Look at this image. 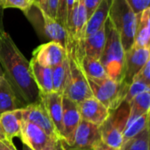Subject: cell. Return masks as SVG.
I'll use <instances>...</instances> for the list:
<instances>
[{
    "mask_svg": "<svg viewBox=\"0 0 150 150\" xmlns=\"http://www.w3.org/2000/svg\"><path fill=\"white\" fill-rule=\"evenodd\" d=\"M0 64L18 99L25 105L40 100V91L33 80L30 62L5 32L0 40Z\"/></svg>",
    "mask_w": 150,
    "mask_h": 150,
    "instance_id": "6da1fadb",
    "label": "cell"
},
{
    "mask_svg": "<svg viewBox=\"0 0 150 150\" xmlns=\"http://www.w3.org/2000/svg\"><path fill=\"white\" fill-rule=\"evenodd\" d=\"M105 43L99 61L111 79L122 82L124 76V64L126 51L120 38L109 18L105 24Z\"/></svg>",
    "mask_w": 150,
    "mask_h": 150,
    "instance_id": "7a4b0ae2",
    "label": "cell"
},
{
    "mask_svg": "<svg viewBox=\"0 0 150 150\" xmlns=\"http://www.w3.org/2000/svg\"><path fill=\"white\" fill-rule=\"evenodd\" d=\"M108 18L116 29L125 51L134 45L137 14L126 0H112Z\"/></svg>",
    "mask_w": 150,
    "mask_h": 150,
    "instance_id": "3957f363",
    "label": "cell"
},
{
    "mask_svg": "<svg viewBox=\"0 0 150 150\" xmlns=\"http://www.w3.org/2000/svg\"><path fill=\"white\" fill-rule=\"evenodd\" d=\"M66 50L69 63V73L63 91V96L79 104L83 100L93 97L88 79L83 72L71 44H68Z\"/></svg>",
    "mask_w": 150,
    "mask_h": 150,
    "instance_id": "277c9868",
    "label": "cell"
},
{
    "mask_svg": "<svg viewBox=\"0 0 150 150\" xmlns=\"http://www.w3.org/2000/svg\"><path fill=\"white\" fill-rule=\"evenodd\" d=\"M129 112V103L125 100L116 109L110 111L107 119L99 126L101 140L104 143L116 149H120Z\"/></svg>",
    "mask_w": 150,
    "mask_h": 150,
    "instance_id": "5b68a950",
    "label": "cell"
},
{
    "mask_svg": "<svg viewBox=\"0 0 150 150\" xmlns=\"http://www.w3.org/2000/svg\"><path fill=\"white\" fill-rule=\"evenodd\" d=\"M88 82L93 97L109 111L116 109L124 101L129 87L123 82L114 81L108 76L102 79H88Z\"/></svg>",
    "mask_w": 150,
    "mask_h": 150,
    "instance_id": "8992f818",
    "label": "cell"
},
{
    "mask_svg": "<svg viewBox=\"0 0 150 150\" xmlns=\"http://www.w3.org/2000/svg\"><path fill=\"white\" fill-rule=\"evenodd\" d=\"M81 121L78 104L62 95V142L69 146L74 141L77 127Z\"/></svg>",
    "mask_w": 150,
    "mask_h": 150,
    "instance_id": "52a82bcc",
    "label": "cell"
},
{
    "mask_svg": "<svg viewBox=\"0 0 150 150\" xmlns=\"http://www.w3.org/2000/svg\"><path fill=\"white\" fill-rule=\"evenodd\" d=\"M99 141H101L99 127L81 119L72 144L68 146L62 142V145L64 150H93Z\"/></svg>",
    "mask_w": 150,
    "mask_h": 150,
    "instance_id": "ba28073f",
    "label": "cell"
},
{
    "mask_svg": "<svg viewBox=\"0 0 150 150\" xmlns=\"http://www.w3.org/2000/svg\"><path fill=\"white\" fill-rule=\"evenodd\" d=\"M23 120L33 123L43 129L50 137L54 140H60L61 138L40 99L33 104H30L22 108Z\"/></svg>",
    "mask_w": 150,
    "mask_h": 150,
    "instance_id": "9c48e42d",
    "label": "cell"
},
{
    "mask_svg": "<svg viewBox=\"0 0 150 150\" xmlns=\"http://www.w3.org/2000/svg\"><path fill=\"white\" fill-rule=\"evenodd\" d=\"M19 138L23 144H25L33 150L48 149L60 141L50 137L37 125L25 120L23 121Z\"/></svg>",
    "mask_w": 150,
    "mask_h": 150,
    "instance_id": "30bf717a",
    "label": "cell"
},
{
    "mask_svg": "<svg viewBox=\"0 0 150 150\" xmlns=\"http://www.w3.org/2000/svg\"><path fill=\"white\" fill-rule=\"evenodd\" d=\"M149 60L150 47H149L133 46L130 49L126 51L122 82L129 86L134 76Z\"/></svg>",
    "mask_w": 150,
    "mask_h": 150,
    "instance_id": "8fae6325",
    "label": "cell"
},
{
    "mask_svg": "<svg viewBox=\"0 0 150 150\" xmlns=\"http://www.w3.org/2000/svg\"><path fill=\"white\" fill-rule=\"evenodd\" d=\"M68 57V52L61 44L49 41L39 46L33 54V59L42 66L53 68Z\"/></svg>",
    "mask_w": 150,
    "mask_h": 150,
    "instance_id": "7c38bea8",
    "label": "cell"
},
{
    "mask_svg": "<svg viewBox=\"0 0 150 150\" xmlns=\"http://www.w3.org/2000/svg\"><path fill=\"white\" fill-rule=\"evenodd\" d=\"M78 106L81 119L98 127L104 123L110 113V111L94 97L83 100Z\"/></svg>",
    "mask_w": 150,
    "mask_h": 150,
    "instance_id": "4fadbf2b",
    "label": "cell"
},
{
    "mask_svg": "<svg viewBox=\"0 0 150 150\" xmlns=\"http://www.w3.org/2000/svg\"><path fill=\"white\" fill-rule=\"evenodd\" d=\"M40 99L43 103L62 141V94L54 91L46 94H40Z\"/></svg>",
    "mask_w": 150,
    "mask_h": 150,
    "instance_id": "5bb4252c",
    "label": "cell"
},
{
    "mask_svg": "<svg viewBox=\"0 0 150 150\" xmlns=\"http://www.w3.org/2000/svg\"><path fill=\"white\" fill-rule=\"evenodd\" d=\"M112 1V0L101 1V3L97 7V9L92 12V14L87 19L78 40L88 37L105 26V21L107 20L109 16Z\"/></svg>",
    "mask_w": 150,
    "mask_h": 150,
    "instance_id": "9a60e30c",
    "label": "cell"
},
{
    "mask_svg": "<svg viewBox=\"0 0 150 150\" xmlns=\"http://www.w3.org/2000/svg\"><path fill=\"white\" fill-rule=\"evenodd\" d=\"M39 10L43 18V28L47 38H48L50 41L57 42L66 48L69 44V34L65 25H63L56 18L50 17L45 11L41 9Z\"/></svg>",
    "mask_w": 150,
    "mask_h": 150,
    "instance_id": "2e32d148",
    "label": "cell"
},
{
    "mask_svg": "<svg viewBox=\"0 0 150 150\" xmlns=\"http://www.w3.org/2000/svg\"><path fill=\"white\" fill-rule=\"evenodd\" d=\"M22 108L0 114V127L8 141H12L14 137H19L23 125Z\"/></svg>",
    "mask_w": 150,
    "mask_h": 150,
    "instance_id": "e0dca14e",
    "label": "cell"
},
{
    "mask_svg": "<svg viewBox=\"0 0 150 150\" xmlns=\"http://www.w3.org/2000/svg\"><path fill=\"white\" fill-rule=\"evenodd\" d=\"M30 67L33 80L40 91V94H46L53 91L52 68L42 66L34 59L30 62Z\"/></svg>",
    "mask_w": 150,
    "mask_h": 150,
    "instance_id": "ac0fdd59",
    "label": "cell"
},
{
    "mask_svg": "<svg viewBox=\"0 0 150 150\" xmlns=\"http://www.w3.org/2000/svg\"><path fill=\"white\" fill-rule=\"evenodd\" d=\"M25 106V105L18 99L6 78L2 76L0 80V114Z\"/></svg>",
    "mask_w": 150,
    "mask_h": 150,
    "instance_id": "d6986e66",
    "label": "cell"
},
{
    "mask_svg": "<svg viewBox=\"0 0 150 150\" xmlns=\"http://www.w3.org/2000/svg\"><path fill=\"white\" fill-rule=\"evenodd\" d=\"M150 44V8L137 14V25L134 45L136 47H149Z\"/></svg>",
    "mask_w": 150,
    "mask_h": 150,
    "instance_id": "ffe728a7",
    "label": "cell"
},
{
    "mask_svg": "<svg viewBox=\"0 0 150 150\" xmlns=\"http://www.w3.org/2000/svg\"><path fill=\"white\" fill-rule=\"evenodd\" d=\"M77 60L83 72L88 79H102L108 76L104 66L99 60L87 55H83L77 58Z\"/></svg>",
    "mask_w": 150,
    "mask_h": 150,
    "instance_id": "44dd1931",
    "label": "cell"
},
{
    "mask_svg": "<svg viewBox=\"0 0 150 150\" xmlns=\"http://www.w3.org/2000/svg\"><path fill=\"white\" fill-rule=\"evenodd\" d=\"M69 73V58L67 57L60 64L52 68V79H53V91L63 94L65 85Z\"/></svg>",
    "mask_w": 150,
    "mask_h": 150,
    "instance_id": "7402d4cb",
    "label": "cell"
},
{
    "mask_svg": "<svg viewBox=\"0 0 150 150\" xmlns=\"http://www.w3.org/2000/svg\"><path fill=\"white\" fill-rule=\"evenodd\" d=\"M130 112L127 121H130L142 114L150 112V91H143L135 96L130 102Z\"/></svg>",
    "mask_w": 150,
    "mask_h": 150,
    "instance_id": "603a6c76",
    "label": "cell"
},
{
    "mask_svg": "<svg viewBox=\"0 0 150 150\" xmlns=\"http://www.w3.org/2000/svg\"><path fill=\"white\" fill-rule=\"evenodd\" d=\"M149 117L150 112H147L130 121H127L123 133V142L135 136L147 127H149Z\"/></svg>",
    "mask_w": 150,
    "mask_h": 150,
    "instance_id": "cb8c5ba5",
    "label": "cell"
},
{
    "mask_svg": "<svg viewBox=\"0 0 150 150\" xmlns=\"http://www.w3.org/2000/svg\"><path fill=\"white\" fill-rule=\"evenodd\" d=\"M150 129L147 127L122 143L120 150H149Z\"/></svg>",
    "mask_w": 150,
    "mask_h": 150,
    "instance_id": "d4e9b609",
    "label": "cell"
},
{
    "mask_svg": "<svg viewBox=\"0 0 150 150\" xmlns=\"http://www.w3.org/2000/svg\"><path fill=\"white\" fill-rule=\"evenodd\" d=\"M146 91H150L149 84H148L147 83L142 80L134 79L128 87V90H127V92L124 100L129 103L135 96Z\"/></svg>",
    "mask_w": 150,
    "mask_h": 150,
    "instance_id": "484cf974",
    "label": "cell"
},
{
    "mask_svg": "<svg viewBox=\"0 0 150 150\" xmlns=\"http://www.w3.org/2000/svg\"><path fill=\"white\" fill-rule=\"evenodd\" d=\"M31 6L33 5L28 0H0V7L3 9L15 8L27 13Z\"/></svg>",
    "mask_w": 150,
    "mask_h": 150,
    "instance_id": "4316f807",
    "label": "cell"
},
{
    "mask_svg": "<svg viewBox=\"0 0 150 150\" xmlns=\"http://www.w3.org/2000/svg\"><path fill=\"white\" fill-rule=\"evenodd\" d=\"M133 11L139 14L143 11L145 9L149 8L150 4V0H126Z\"/></svg>",
    "mask_w": 150,
    "mask_h": 150,
    "instance_id": "83f0119b",
    "label": "cell"
},
{
    "mask_svg": "<svg viewBox=\"0 0 150 150\" xmlns=\"http://www.w3.org/2000/svg\"><path fill=\"white\" fill-rule=\"evenodd\" d=\"M134 79L142 80L150 85V60L146 62V64L141 69V70L134 76Z\"/></svg>",
    "mask_w": 150,
    "mask_h": 150,
    "instance_id": "f1b7e54d",
    "label": "cell"
},
{
    "mask_svg": "<svg viewBox=\"0 0 150 150\" xmlns=\"http://www.w3.org/2000/svg\"><path fill=\"white\" fill-rule=\"evenodd\" d=\"M56 19L66 27V0H59Z\"/></svg>",
    "mask_w": 150,
    "mask_h": 150,
    "instance_id": "f546056e",
    "label": "cell"
},
{
    "mask_svg": "<svg viewBox=\"0 0 150 150\" xmlns=\"http://www.w3.org/2000/svg\"><path fill=\"white\" fill-rule=\"evenodd\" d=\"M58 3H59V0H47L46 12L54 18H56L57 17Z\"/></svg>",
    "mask_w": 150,
    "mask_h": 150,
    "instance_id": "4dcf8cb0",
    "label": "cell"
},
{
    "mask_svg": "<svg viewBox=\"0 0 150 150\" xmlns=\"http://www.w3.org/2000/svg\"><path fill=\"white\" fill-rule=\"evenodd\" d=\"M101 1L102 0H83L84 5L87 11V14H88V18L92 14V12L97 9V7L99 5Z\"/></svg>",
    "mask_w": 150,
    "mask_h": 150,
    "instance_id": "1f68e13d",
    "label": "cell"
},
{
    "mask_svg": "<svg viewBox=\"0 0 150 150\" xmlns=\"http://www.w3.org/2000/svg\"><path fill=\"white\" fill-rule=\"evenodd\" d=\"M93 150H120V149H116V148L108 146L105 143H104L101 140L94 146Z\"/></svg>",
    "mask_w": 150,
    "mask_h": 150,
    "instance_id": "d6a6232c",
    "label": "cell"
},
{
    "mask_svg": "<svg viewBox=\"0 0 150 150\" xmlns=\"http://www.w3.org/2000/svg\"><path fill=\"white\" fill-rule=\"evenodd\" d=\"M33 5H35L38 9H41L46 11L47 10V0H33Z\"/></svg>",
    "mask_w": 150,
    "mask_h": 150,
    "instance_id": "836d02e7",
    "label": "cell"
},
{
    "mask_svg": "<svg viewBox=\"0 0 150 150\" xmlns=\"http://www.w3.org/2000/svg\"><path fill=\"white\" fill-rule=\"evenodd\" d=\"M47 150H64L63 149V145H62V141H58L53 147L49 148Z\"/></svg>",
    "mask_w": 150,
    "mask_h": 150,
    "instance_id": "e575fe53",
    "label": "cell"
},
{
    "mask_svg": "<svg viewBox=\"0 0 150 150\" xmlns=\"http://www.w3.org/2000/svg\"><path fill=\"white\" fill-rule=\"evenodd\" d=\"M0 150H11L8 140H4V141L0 142Z\"/></svg>",
    "mask_w": 150,
    "mask_h": 150,
    "instance_id": "d590c367",
    "label": "cell"
},
{
    "mask_svg": "<svg viewBox=\"0 0 150 150\" xmlns=\"http://www.w3.org/2000/svg\"><path fill=\"white\" fill-rule=\"evenodd\" d=\"M4 33H5V31L4 29V24H3V14H2V11L0 9V40L2 39Z\"/></svg>",
    "mask_w": 150,
    "mask_h": 150,
    "instance_id": "8d00e7d4",
    "label": "cell"
},
{
    "mask_svg": "<svg viewBox=\"0 0 150 150\" xmlns=\"http://www.w3.org/2000/svg\"><path fill=\"white\" fill-rule=\"evenodd\" d=\"M4 140H6V138H5V136H4V133H3V131H2V129L0 127V142L4 141Z\"/></svg>",
    "mask_w": 150,
    "mask_h": 150,
    "instance_id": "74e56055",
    "label": "cell"
},
{
    "mask_svg": "<svg viewBox=\"0 0 150 150\" xmlns=\"http://www.w3.org/2000/svg\"><path fill=\"white\" fill-rule=\"evenodd\" d=\"M9 145H10V149L11 150H18L16 149V147L14 146L12 141H9Z\"/></svg>",
    "mask_w": 150,
    "mask_h": 150,
    "instance_id": "f35d334b",
    "label": "cell"
},
{
    "mask_svg": "<svg viewBox=\"0 0 150 150\" xmlns=\"http://www.w3.org/2000/svg\"><path fill=\"white\" fill-rule=\"evenodd\" d=\"M22 150H33L32 149H30L29 147H27L25 144H23V146H22Z\"/></svg>",
    "mask_w": 150,
    "mask_h": 150,
    "instance_id": "ab89813d",
    "label": "cell"
},
{
    "mask_svg": "<svg viewBox=\"0 0 150 150\" xmlns=\"http://www.w3.org/2000/svg\"><path fill=\"white\" fill-rule=\"evenodd\" d=\"M4 76V71H3V69L1 67V64H0V76Z\"/></svg>",
    "mask_w": 150,
    "mask_h": 150,
    "instance_id": "60d3db41",
    "label": "cell"
},
{
    "mask_svg": "<svg viewBox=\"0 0 150 150\" xmlns=\"http://www.w3.org/2000/svg\"><path fill=\"white\" fill-rule=\"evenodd\" d=\"M28 1H29V2L31 3V4L33 5V0H28Z\"/></svg>",
    "mask_w": 150,
    "mask_h": 150,
    "instance_id": "b9f144b4",
    "label": "cell"
},
{
    "mask_svg": "<svg viewBox=\"0 0 150 150\" xmlns=\"http://www.w3.org/2000/svg\"><path fill=\"white\" fill-rule=\"evenodd\" d=\"M1 78H2V76H0V80H1Z\"/></svg>",
    "mask_w": 150,
    "mask_h": 150,
    "instance_id": "7bdbcfd3",
    "label": "cell"
}]
</instances>
